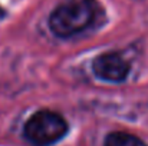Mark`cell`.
I'll use <instances>...</instances> for the list:
<instances>
[{"label":"cell","instance_id":"cell-1","mask_svg":"<svg viewBox=\"0 0 148 146\" xmlns=\"http://www.w3.org/2000/svg\"><path fill=\"white\" fill-rule=\"evenodd\" d=\"M97 14L94 0H68L50 14L49 27L59 37H71L86 30Z\"/></svg>","mask_w":148,"mask_h":146},{"label":"cell","instance_id":"cell-2","mask_svg":"<svg viewBox=\"0 0 148 146\" xmlns=\"http://www.w3.org/2000/svg\"><path fill=\"white\" fill-rule=\"evenodd\" d=\"M68 122L56 112L39 110L32 115L23 128L25 138L35 146H50L68 132Z\"/></svg>","mask_w":148,"mask_h":146},{"label":"cell","instance_id":"cell-3","mask_svg":"<svg viewBox=\"0 0 148 146\" xmlns=\"http://www.w3.org/2000/svg\"><path fill=\"white\" fill-rule=\"evenodd\" d=\"M130 63L128 60L118 52H108L97 56L92 62V70L95 76L112 83L124 82L130 73Z\"/></svg>","mask_w":148,"mask_h":146},{"label":"cell","instance_id":"cell-4","mask_svg":"<svg viewBox=\"0 0 148 146\" xmlns=\"http://www.w3.org/2000/svg\"><path fill=\"white\" fill-rule=\"evenodd\" d=\"M105 146H147L140 138L125 133V132H112L106 136Z\"/></svg>","mask_w":148,"mask_h":146},{"label":"cell","instance_id":"cell-5","mask_svg":"<svg viewBox=\"0 0 148 146\" xmlns=\"http://www.w3.org/2000/svg\"><path fill=\"white\" fill-rule=\"evenodd\" d=\"M4 16H6V12H4V9H1V7H0V19H3Z\"/></svg>","mask_w":148,"mask_h":146}]
</instances>
